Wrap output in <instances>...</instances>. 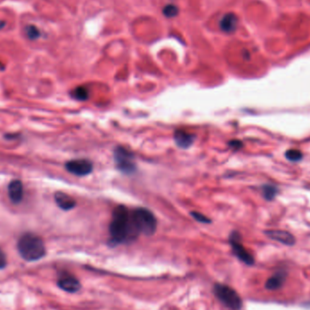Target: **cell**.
Listing matches in <instances>:
<instances>
[{
    "mask_svg": "<svg viewBox=\"0 0 310 310\" xmlns=\"http://www.w3.org/2000/svg\"><path fill=\"white\" fill-rule=\"evenodd\" d=\"M109 233L113 244H124L134 241L140 233L133 222L132 211L124 205L116 207L112 214Z\"/></svg>",
    "mask_w": 310,
    "mask_h": 310,
    "instance_id": "obj_1",
    "label": "cell"
},
{
    "mask_svg": "<svg viewBox=\"0 0 310 310\" xmlns=\"http://www.w3.org/2000/svg\"><path fill=\"white\" fill-rule=\"evenodd\" d=\"M17 249L20 256L27 261H35L46 255V247L43 240L34 233H26L17 242Z\"/></svg>",
    "mask_w": 310,
    "mask_h": 310,
    "instance_id": "obj_2",
    "label": "cell"
},
{
    "mask_svg": "<svg viewBox=\"0 0 310 310\" xmlns=\"http://www.w3.org/2000/svg\"><path fill=\"white\" fill-rule=\"evenodd\" d=\"M132 217L138 232L144 235H153L156 231L157 220L154 213L145 208H136L132 211Z\"/></svg>",
    "mask_w": 310,
    "mask_h": 310,
    "instance_id": "obj_3",
    "label": "cell"
},
{
    "mask_svg": "<svg viewBox=\"0 0 310 310\" xmlns=\"http://www.w3.org/2000/svg\"><path fill=\"white\" fill-rule=\"evenodd\" d=\"M213 292L216 298L230 310H241L242 299L240 295L232 287L224 284L217 283L213 287Z\"/></svg>",
    "mask_w": 310,
    "mask_h": 310,
    "instance_id": "obj_4",
    "label": "cell"
},
{
    "mask_svg": "<svg viewBox=\"0 0 310 310\" xmlns=\"http://www.w3.org/2000/svg\"><path fill=\"white\" fill-rule=\"evenodd\" d=\"M114 158L116 167L121 172L130 174L136 171L134 155L129 150L124 147H117L114 152Z\"/></svg>",
    "mask_w": 310,
    "mask_h": 310,
    "instance_id": "obj_5",
    "label": "cell"
},
{
    "mask_svg": "<svg viewBox=\"0 0 310 310\" xmlns=\"http://www.w3.org/2000/svg\"><path fill=\"white\" fill-rule=\"evenodd\" d=\"M230 243L232 251L237 258L245 264L249 265V266L254 264L255 262L254 257L249 253V251H248L246 248L244 247L243 244L241 243V236L238 232L234 231L230 234Z\"/></svg>",
    "mask_w": 310,
    "mask_h": 310,
    "instance_id": "obj_6",
    "label": "cell"
},
{
    "mask_svg": "<svg viewBox=\"0 0 310 310\" xmlns=\"http://www.w3.org/2000/svg\"><path fill=\"white\" fill-rule=\"evenodd\" d=\"M93 168V166L92 162L86 159H76L67 161L65 163L66 171L79 177L90 174L92 172Z\"/></svg>",
    "mask_w": 310,
    "mask_h": 310,
    "instance_id": "obj_7",
    "label": "cell"
},
{
    "mask_svg": "<svg viewBox=\"0 0 310 310\" xmlns=\"http://www.w3.org/2000/svg\"><path fill=\"white\" fill-rule=\"evenodd\" d=\"M58 287L62 290L68 293L77 292L80 289L81 284L75 276L69 273H63L58 279Z\"/></svg>",
    "mask_w": 310,
    "mask_h": 310,
    "instance_id": "obj_8",
    "label": "cell"
},
{
    "mask_svg": "<svg viewBox=\"0 0 310 310\" xmlns=\"http://www.w3.org/2000/svg\"><path fill=\"white\" fill-rule=\"evenodd\" d=\"M265 233L271 240L280 242L287 246H292L296 242L295 237L286 230H267Z\"/></svg>",
    "mask_w": 310,
    "mask_h": 310,
    "instance_id": "obj_9",
    "label": "cell"
},
{
    "mask_svg": "<svg viewBox=\"0 0 310 310\" xmlns=\"http://www.w3.org/2000/svg\"><path fill=\"white\" fill-rule=\"evenodd\" d=\"M7 193L13 203L18 204L19 202H21L24 197V186L22 182L19 180H13L10 182V184H8Z\"/></svg>",
    "mask_w": 310,
    "mask_h": 310,
    "instance_id": "obj_10",
    "label": "cell"
},
{
    "mask_svg": "<svg viewBox=\"0 0 310 310\" xmlns=\"http://www.w3.org/2000/svg\"><path fill=\"white\" fill-rule=\"evenodd\" d=\"M195 138L194 134L186 132L183 129L176 130L174 132L175 144H177L180 148H184V149L189 148L194 143Z\"/></svg>",
    "mask_w": 310,
    "mask_h": 310,
    "instance_id": "obj_11",
    "label": "cell"
},
{
    "mask_svg": "<svg viewBox=\"0 0 310 310\" xmlns=\"http://www.w3.org/2000/svg\"><path fill=\"white\" fill-rule=\"evenodd\" d=\"M287 275L286 270H280L277 271L267 280L265 287L269 290H276L280 288L287 279Z\"/></svg>",
    "mask_w": 310,
    "mask_h": 310,
    "instance_id": "obj_12",
    "label": "cell"
},
{
    "mask_svg": "<svg viewBox=\"0 0 310 310\" xmlns=\"http://www.w3.org/2000/svg\"><path fill=\"white\" fill-rule=\"evenodd\" d=\"M55 201L58 206L63 211H70L76 205V201L74 200V198L62 191H58L55 194Z\"/></svg>",
    "mask_w": 310,
    "mask_h": 310,
    "instance_id": "obj_13",
    "label": "cell"
},
{
    "mask_svg": "<svg viewBox=\"0 0 310 310\" xmlns=\"http://www.w3.org/2000/svg\"><path fill=\"white\" fill-rule=\"evenodd\" d=\"M237 25H238V18L234 14L229 13V14H226L222 17V19L220 20V23H219V27L224 32L232 33L235 31Z\"/></svg>",
    "mask_w": 310,
    "mask_h": 310,
    "instance_id": "obj_14",
    "label": "cell"
},
{
    "mask_svg": "<svg viewBox=\"0 0 310 310\" xmlns=\"http://www.w3.org/2000/svg\"><path fill=\"white\" fill-rule=\"evenodd\" d=\"M71 95L72 97L75 98V100L86 101L89 98V91L85 86H78L72 91Z\"/></svg>",
    "mask_w": 310,
    "mask_h": 310,
    "instance_id": "obj_15",
    "label": "cell"
},
{
    "mask_svg": "<svg viewBox=\"0 0 310 310\" xmlns=\"http://www.w3.org/2000/svg\"><path fill=\"white\" fill-rule=\"evenodd\" d=\"M25 33L26 35L29 37L31 40L37 39L40 36V31L36 27H34L33 25H29L26 27L25 29Z\"/></svg>",
    "mask_w": 310,
    "mask_h": 310,
    "instance_id": "obj_16",
    "label": "cell"
},
{
    "mask_svg": "<svg viewBox=\"0 0 310 310\" xmlns=\"http://www.w3.org/2000/svg\"><path fill=\"white\" fill-rule=\"evenodd\" d=\"M287 160L291 161H298L302 159V154L299 150H288L286 153Z\"/></svg>",
    "mask_w": 310,
    "mask_h": 310,
    "instance_id": "obj_17",
    "label": "cell"
},
{
    "mask_svg": "<svg viewBox=\"0 0 310 310\" xmlns=\"http://www.w3.org/2000/svg\"><path fill=\"white\" fill-rule=\"evenodd\" d=\"M277 190L275 187L271 186V185H266L263 187V195L267 200H272L276 196Z\"/></svg>",
    "mask_w": 310,
    "mask_h": 310,
    "instance_id": "obj_18",
    "label": "cell"
},
{
    "mask_svg": "<svg viewBox=\"0 0 310 310\" xmlns=\"http://www.w3.org/2000/svg\"><path fill=\"white\" fill-rule=\"evenodd\" d=\"M163 14L168 17H175L178 14V7L174 5H167L163 8Z\"/></svg>",
    "mask_w": 310,
    "mask_h": 310,
    "instance_id": "obj_19",
    "label": "cell"
},
{
    "mask_svg": "<svg viewBox=\"0 0 310 310\" xmlns=\"http://www.w3.org/2000/svg\"><path fill=\"white\" fill-rule=\"evenodd\" d=\"M192 215V217L195 218L197 221L201 222V223H210L211 222V219L209 218H207L205 215H203L202 213H195V212H192L190 213Z\"/></svg>",
    "mask_w": 310,
    "mask_h": 310,
    "instance_id": "obj_20",
    "label": "cell"
},
{
    "mask_svg": "<svg viewBox=\"0 0 310 310\" xmlns=\"http://www.w3.org/2000/svg\"><path fill=\"white\" fill-rule=\"evenodd\" d=\"M6 266V258L3 251L0 250V270L4 269Z\"/></svg>",
    "mask_w": 310,
    "mask_h": 310,
    "instance_id": "obj_21",
    "label": "cell"
},
{
    "mask_svg": "<svg viewBox=\"0 0 310 310\" xmlns=\"http://www.w3.org/2000/svg\"><path fill=\"white\" fill-rule=\"evenodd\" d=\"M241 144L240 141H232V142H230V146L231 148H236V149H240L241 147Z\"/></svg>",
    "mask_w": 310,
    "mask_h": 310,
    "instance_id": "obj_22",
    "label": "cell"
}]
</instances>
